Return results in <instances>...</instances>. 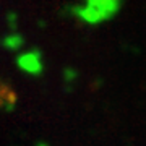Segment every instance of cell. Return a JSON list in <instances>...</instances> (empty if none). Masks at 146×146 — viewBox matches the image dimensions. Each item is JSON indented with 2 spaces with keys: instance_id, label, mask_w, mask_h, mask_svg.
Returning <instances> with one entry per match:
<instances>
[{
  "instance_id": "obj_1",
  "label": "cell",
  "mask_w": 146,
  "mask_h": 146,
  "mask_svg": "<svg viewBox=\"0 0 146 146\" xmlns=\"http://www.w3.org/2000/svg\"><path fill=\"white\" fill-rule=\"evenodd\" d=\"M122 0H88L83 10V18L89 23L104 21L119 11Z\"/></svg>"
}]
</instances>
